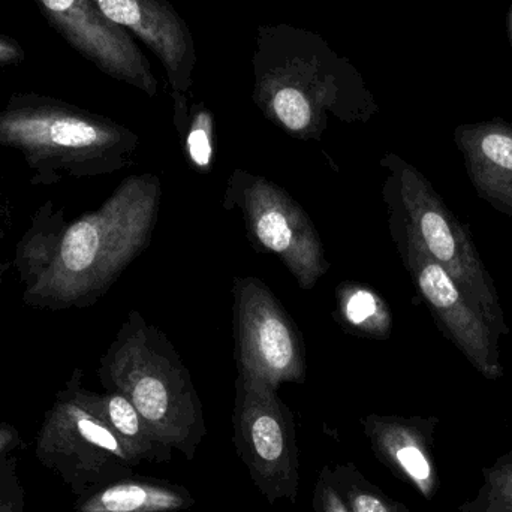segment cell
<instances>
[{
  "mask_svg": "<svg viewBox=\"0 0 512 512\" xmlns=\"http://www.w3.org/2000/svg\"><path fill=\"white\" fill-rule=\"evenodd\" d=\"M252 98L265 119L297 140H321L330 117L366 123L379 111L357 66L319 33L261 24L252 54Z\"/></svg>",
  "mask_w": 512,
  "mask_h": 512,
  "instance_id": "6da1fadb",
  "label": "cell"
},
{
  "mask_svg": "<svg viewBox=\"0 0 512 512\" xmlns=\"http://www.w3.org/2000/svg\"><path fill=\"white\" fill-rule=\"evenodd\" d=\"M155 174L131 176L95 212L69 225L33 283V294L75 303L107 291L149 246L161 210Z\"/></svg>",
  "mask_w": 512,
  "mask_h": 512,
  "instance_id": "7a4b0ae2",
  "label": "cell"
},
{
  "mask_svg": "<svg viewBox=\"0 0 512 512\" xmlns=\"http://www.w3.org/2000/svg\"><path fill=\"white\" fill-rule=\"evenodd\" d=\"M102 381L131 400L156 444L192 454L204 433L188 367L164 331L132 312L102 360Z\"/></svg>",
  "mask_w": 512,
  "mask_h": 512,
  "instance_id": "3957f363",
  "label": "cell"
},
{
  "mask_svg": "<svg viewBox=\"0 0 512 512\" xmlns=\"http://www.w3.org/2000/svg\"><path fill=\"white\" fill-rule=\"evenodd\" d=\"M387 170L384 200L390 218L402 224L436 262L493 330H505L504 313L492 277L466 233L426 177L397 155L381 161Z\"/></svg>",
  "mask_w": 512,
  "mask_h": 512,
  "instance_id": "277c9868",
  "label": "cell"
},
{
  "mask_svg": "<svg viewBox=\"0 0 512 512\" xmlns=\"http://www.w3.org/2000/svg\"><path fill=\"white\" fill-rule=\"evenodd\" d=\"M138 143L125 126L48 99H24L0 111V146L21 150L33 161L110 173L131 162Z\"/></svg>",
  "mask_w": 512,
  "mask_h": 512,
  "instance_id": "5b68a950",
  "label": "cell"
},
{
  "mask_svg": "<svg viewBox=\"0 0 512 512\" xmlns=\"http://www.w3.org/2000/svg\"><path fill=\"white\" fill-rule=\"evenodd\" d=\"M224 207L242 215L252 245L279 258L301 289H312L327 273L318 230L306 210L276 183L246 170L231 174Z\"/></svg>",
  "mask_w": 512,
  "mask_h": 512,
  "instance_id": "8992f818",
  "label": "cell"
},
{
  "mask_svg": "<svg viewBox=\"0 0 512 512\" xmlns=\"http://www.w3.org/2000/svg\"><path fill=\"white\" fill-rule=\"evenodd\" d=\"M35 457L77 498L125 480L137 465L119 436L66 391L45 414L36 436Z\"/></svg>",
  "mask_w": 512,
  "mask_h": 512,
  "instance_id": "52a82bcc",
  "label": "cell"
},
{
  "mask_svg": "<svg viewBox=\"0 0 512 512\" xmlns=\"http://www.w3.org/2000/svg\"><path fill=\"white\" fill-rule=\"evenodd\" d=\"M234 339L239 375L277 390L306 379V348L297 325L271 289L256 277H236Z\"/></svg>",
  "mask_w": 512,
  "mask_h": 512,
  "instance_id": "ba28073f",
  "label": "cell"
},
{
  "mask_svg": "<svg viewBox=\"0 0 512 512\" xmlns=\"http://www.w3.org/2000/svg\"><path fill=\"white\" fill-rule=\"evenodd\" d=\"M388 225L412 282L445 336L484 378L492 381L501 378L504 370L499 363L493 328L472 307L448 271L424 251L402 224L390 218Z\"/></svg>",
  "mask_w": 512,
  "mask_h": 512,
  "instance_id": "9c48e42d",
  "label": "cell"
},
{
  "mask_svg": "<svg viewBox=\"0 0 512 512\" xmlns=\"http://www.w3.org/2000/svg\"><path fill=\"white\" fill-rule=\"evenodd\" d=\"M236 430L243 460L256 486L270 501L294 498L297 462L291 415L274 388L239 375Z\"/></svg>",
  "mask_w": 512,
  "mask_h": 512,
  "instance_id": "30bf717a",
  "label": "cell"
},
{
  "mask_svg": "<svg viewBox=\"0 0 512 512\" xmlns=\"http://www.w3.org/2000/svg\"><path fill=\"white\" fill-rule=\"evenodd\" d=\"M51 26L104 74L149 96L158 80L128 30L108 20L92 0H36Z\"/></svg>",
  "mask_w": 512,
  "mask_h": 512,
  "instance_id": "8fae6325",
  "label": "cell"
},
{
  "mask_svg": "<svg viewBox=\"0 0 512 512\" xmlns=\"http://www.w3.org/2000/svg\"><path fill=\"white\" fill-rule=\"evenodd\" d=\"M99 11L140 38L161 60L174 92L194 84L197 47L185 18L170 0H92Z\"/></svg>",
  "mask_w": 512,
  "mask_h": 512,
  "instance_id": "7c38bea8",
  "label": "cell"
},
{
  "mask_svg": "<svg viewBox=\"0 0 512 512\" xmlns=\"http://www.w3.org/2000/svg\"><path fill=\"white\" fill-rule=\"evenodd\" d=\"M436 418L370 415L364 429L379 459L403 481L432 501L441 487L435 460Z\"/></svg>",
  "mask_w": 512,
  "mask_h": 512,
  "instance_id": "4fadbf2b",
  "label": "cell"
},
{
  "mask_svg": "<svg viewBox=\"0 0 512 512\" xmlns=\"http://www.w3.org/2000/svg\"><path fill=\"white\" fill-rule=\"evenodd\" d=\"M456 140L480 194L512 215V126L504 122L460 126Z\"/></svg>",
  "mask_w": 512,
  "mask_h": 512,
  "instance_id": "5bb4252c",
  "label": "cell"
},
{
  "mask_svg": "<svg viewBox=\"0 0 512 512\" xmlns=\"http://www.w3.org/2000/svg\"><path fill=\"white\" fill-rule=\"evenodd\" d=\"M66 393L119 436L135 463L149 459L156 441L128 397L117 391L92 393L78 384L69 385Z\"/></svg>",
  "mask_w": 512,
  "mask_h": 512,
  "instance_id": "9a60e30c",
  "label": "cell"
},
{
  "mask_svg": "<svg viewBox=\"0 0 512 512\" xmlns=\"http://www.w3.org/2000/svg\"><path fill=\"white\" fill-rule=\"evenodd\" d=\"M188 504L189 499L171 487L119 480L77 498L74 512H173Z\"/></svg>",
  "mask_w": 512,
  "mask_h": 512,
  "instance_id": "2e32d148",
  "label": "cell"
},
{
  "mask_svg": "<svg viewBox=\"0 0 512 512\" xmlns=\"http://www.w3.org/2000/svg\"><path fill=\"white\" fill-rule=\"evenodd\" d=\"M173 122L182 140L183 152L195 170L207 171L212 165L215 119L204 102L189 104L186 93L171 90Z\"/></svg>",
  "mask_w": 512,
  "mask_h": 512,
  "instance_id": "e0dca14e",
  "label": "cell"
},
{
  "mask_svg": "<svg viewBox=\"0 0 512 512\" xmlns=\"http://www.w3.org/2000/svg\"><path fill=\"white\" fill-rule=\"evenodd\" d=\"M337 298L340 319L352 330L373 337H385L390 333V313L375 292L346 283L337 289Z\"/></svg>",
  "mask_w": 512,
  "mask_h": 512,
  "instance_id": "ac0fdd59",
  "label": "cell"
},
{
  "mask_svg": "<svg viewBox=\"0 0 512 512\" xmlns=\"http://www.w3.org/2000/svg\"><path fill=\"white\" fill-rule=\"evenodd\" d=\"M460 512H512V451L483 469V484Z\"/></svg>",
  "mask_w": 512,
  "mask_h": 512,
  "instance_id": "d6986e66",
  "label": "cell"
},
{
  "mask_svg": "<svg viewBox=\"0 0 512 512\" xmlns=\"http://www.w3.org/2000/svg\"><path fill=\"white\" fill-rule=\"evenodd\" d=\"M26 490L14 454L0 457V512H24Z\"/></svg>",
  "mask_w": 512,
  "mask_h": 512,
  "instance_id": "ffe728a7",
  "label": "cell"
},
{
  "mask_svg": "<svg viewBox=\"0 0 512 512\" xmlns=\"http://www.w3.org/2000/svg\"><path fill=\"white\" fill-rule=\"evenodd\" d=\"M346 499L351 512H409L402 504L391 501L367 484L346 490Z\"/></svg>",
  "mask_w": 512,
  "mask_h": 512,
  "instance_id": "44dd1931",
  "label": "cell"
},
{
  "mask_svg": "<svg viewBox=\"0 0 512 512\" xmlns=\"http://www.w3.org/2000/svg\"><path fill=\"white\" fill-rule=\"evenodd\" d=\"M318 490V501L321 512H351L348 505L337 495L336 490H334L331 484L322 481Z\"/></svg>",
  "mask_w": 512,
  "mask_h": 512,
  "instance_id": "7402d4cb",
  "label": "cell"
},
{
  "mask_svg": "<svg viewBox=\"0 0 512 512\" xmlns=\"http://www.w3.org/2000/svg\"><path fill=\"white\" fill-rule=\"evenodd\" d=\"M24 60V51L20 44L14 39L6 38L0 35V65H9V63H20Z\"/></svg>",
  "mask_w": 512,
  "mask_h": 512,
  "instance_id": "603a6c76",
  "label": "cell"
},
{
  "mask_svg": "<svg viewBox=\"0 0 512 512\" xmlns=\"http://www.w3.org/2000/svg\"><path fill=\"white\" fill-rule=\"evenodd\" d=\"M20 445L21 439L17 429L9 424H0V457L14 454Z\"/></svg>",
  "mask_w": 512,
  "mask_h": 512,
  "instance_id": "cb8c5ba5",
  "label": "cell"
},
{
  "mask_svg": "<svg viewBox=\"0 0 512 512\" xmlns=\"http://www.w3.org/2000/svg\"><path fill=\"white\" fill-rule=\"evenodd\" d=\"M508 38H510L512 50V5L510 8V14H508Z\"/></svg>",
  "mask_w": 512,
  "mask_h": 512,
  "instance_id": "d4e9b609",
  "label": "cell"
}]
</instances>
